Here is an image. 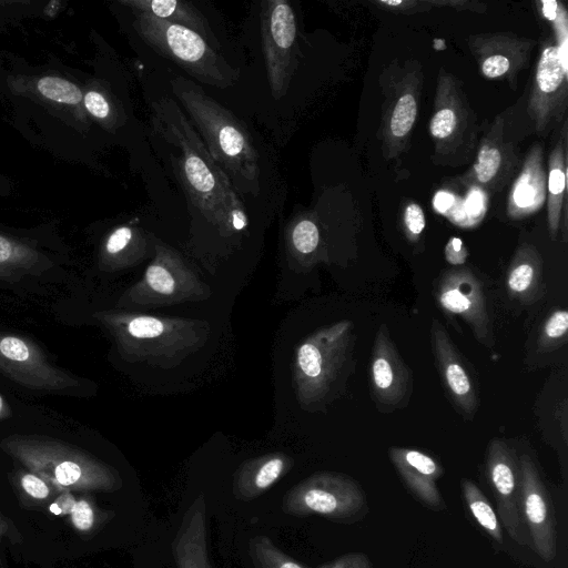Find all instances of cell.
<instances>
[{"mask_svg":"<svg viewBox=\"0 0 568 568\" xmlns=\"http://www.w3.org/2000/svg\"><path fill=\"white\" fill-rule=\"evenodd\" d=\"M50 264L36 241L0 230V276L36 273Z\"/></svg>","mask_w":568,"mask_h":568,"instance_id":"cell-24","label":"cell"},{"mask_svg":"<svg viewBox=\"0 0 568 568\" xmlns=\"http://www.w3.org/2000/svg\"><path fill=\"white\" fill-rule=\"evenodd\" d=\"M150 243L138 227L121 225L105 239L102 262L111 268H123L140 263L148 254Z\"/></svg>","mask_w":568,"mask_h":568,"instance_id":"cell-26","label":"cell"},{"mask_svg":"<svg viewBox=\"0 0 568 568\" xmlns=\"http://www.w3.org/2000/svg\"><path fill=\"white\" fill-rule=\"evenodd\" d=\"M430 344L443 386L452 403L463 416L471 419L479 405L475 381L446 328L435 317L430 325Z\"/></svg>","mask_w":568,"mask_h":568,"instance_id":"cell-16","label":"cell"},{"mask_svg":"<svg viewBox=\"0 0 568 568\" xmlns=\"http://www.w3.org/2000/svg\"><path fill=\"white\" fill-rule=\"evenodd\" d=\"M506 286L521 304L535 303L544 295L542 261L534 246L518 247L507 271Z\"/></svg>","mask_w":568,"mask_h":568,"instance_id":"cell-22","label":"cell"},{"mask_svg":"<svg viewBox=\"0 0 568 568\" xmlns=\"http://www.w3.org/2000/svg\"><path fill=\"white\" fill-rule=\"evenodd\" d=\"M455 98L448 99L447 88L440 79L436 109L429 122V132L438 143L453 142L457 132L459 130L462 132V125L465 124V119L459 115L462 108L458 106Z\"/></svg>","mask_w":568,"mask_h":568,"instance_id":"cell-28","label":"cell"},{"mask_svg":"<svg viewBox=\"0 0 568 568\" xmlns=\"http://www.w3.org/2000/svg\"><path fill=\"white\" fill-rule=\"evenodd\" d=\"M77 501V495L70 490H62L48 506L47 510L55 517H68Z\"/></svg>","mask_w":568,"mask_h":568,"instance_id":"cell-40","label":"cell"},{"mask_svg":"<svg viewBox=\"0 0 568 568\" xmlns=\"http://www.w3.org/2000/svg\"><path fill=\"white\" fill-rule=\"evenodd\" d=\"M366 496L352 477L336 471H317L291 487L283 496L286 515L305 518L322 516L349 523L363 516Z\"/></svg>","mask_w":568,"mask_h":568,"instance_id":"cell-8","label":"cell"},{"mask_svg":"<svg viewBox=\"0 0 568 568\" xmlns=\"http://www.w3.org/2000/svg\"><path fill=\"white\" fill-rule=\"evenodd\" d=\"M95 317L108 328L128 362L165 369L199 352L211 336V325L204 320L125 311L101 312Z\"/></svg>","mask_w":568,"mask_h":568,"instance_id":"cell-3","label":"cell"},{"mask_svg":"<svg viewBox=\"0 0 568 568\" xmlns=\"http://www.w3.org/2000/svg\"><path fill=\"white\" fill-rule=\"evenodd\" d=\"M321 234L315 221L308 216H298L287 230L288 251L298 262H308L316 253Z\"/></svg>","mask_w":568,"mask_h":568,"instance_id":"cell-30","label":"cell"},{"mask_svg":"<svg viewBox=\"0 0 568 568\" xmlns=\"http://www.w3.org/2000/svg\"><path fill=\"white\" fill-rule=\"evenodd\" d=\"M0 373L34 389L59 390L77 384L53 366L34 343L14 335L0 334Z\"/></svg>","mask_w":568,"mask_h":568,"instance_id":"cell-14","label":"cell"},{"mask_svg":"<svg viewBox=\"0 0 568 568\" xmlns=\"http://www.w3.org/2000/svg\"><path fill=\"white\" fill-rule=\"evenodd\" d=\"M455 204V195L444 190L438 191L433 199L434 209L440 214L449 212Z\"/></svg>","mask_w":568,"mask_h":568,"instance_id":"cell-44","label":"cell"},{"mask_svg":"<svg viewBox=\"0 0 568 568\" xmlns=\"http://www.w3.org/2000/svg\"><path fill=\"white\" fill-rule=\"evenodd\" d=\"M11 190L12 185L10 180L7 176L0 174V196L9 195Z\"/></svg>","mask_w":568,"mask_h":568,"instance_id":"cell-45","label":"cell"},{"mask_svg":"<svg viewBox=\"0 0 568 568\" xmlns=\"http://www.w3.org/2000/svg\"><path fill=\"white\" fill-rule=\"evenodd\" d=\"M176 568H212L207 547V509L200 494L185 510L171 542Z\"/></svg>","mask_w":568,"mask_h":568,"instance_id":"cell-17","label":"cell"},{"mask_svg":"<svg viewBox=\"0 0 568 568\" xmlns=\"http://www.w3.org/2000/svg\"><path fill=\"white\" fill-rule=\"evenodd\" d=\"M121 3L132 12L149 14L187 28L200 34L213 48L219 44L205 17L192 2L178 0H128L121 1Z\"/></svg>","mask_w":568,"mask_h":568,"instance_id":"cell-23","label":"cell"},{"mask_svg":"<svg viewBox=\"0 0 568 568\" xmlns=\"http://www.w3.org/2000/svg\"><path fill=\"white\" fill-rule=\"evenodd\" d=\"M541 11L546 19L554 22V28L557 34V47L560 51L567 54V12L561 3L549 0L541 1Z\"/></svg>","mask_w":568,"mask_h":568,"instance_id":"cell-37","label":"cell"},{"mask_svg":"<svg viewBox=\"0 0 568 568\" xmlns=\"http://www.w3.org/2000/svg\"><path fill=\"white\" fill-rule=\"evenodd\" d=\"M12 489L23 508L45 510L52 500L62 491L38 474L19 467L9 475Z\"/></svg>","mask_w":568,"mask_h":568,"instance_id":"cell-27","label":"cell"},{"mask_svg":"<svg viewBox=\"0 0 568 568\" xmlns=\"http://www.w3.org/2000/svg\"><path fill=\"white\" fill-rule=\"evenodd\" d=\"M2 450L22 467L43 477L61 490L114 493L123 479L116 468L89 452L41 435H11Z\"/></svg>","mask_w":568,"mask_h":568,"instance_id":"cell-4","label":"cell"},{"mask_svg":"<svg viewBox=\"0 0 568 568\" xmlns=\"http://www.w3.org/2000/svg\"><path fill=\"white\" fill-rule=\"evenodd\" d=\"M369 385L372 397L382 412L406 406L412 395V372L402 358L385 324L379 325L374 338Z\"/></svg>","mask_w":568,"mask_h":568,"instance_id":"cell-13","label":"cell"},{"mask_svg":"<svg viewBox=\"0 0 568 568\" xmlns=\"http://www.w3.org/2000/svg\"><path fill=\"white\" fill-rule=\"evenodd\" d=\"M247 552L254 568H305L264 535L250 538Z\"/></svg>","mask_w":568,"mask_h":568,"instance_id":"cell-33","label":"cell"},{"mask_svg":"<svg viewBox=\"0 0 568 568\" xmlns=\"http://www.w3.org/2000/svg\"><path fill=\"white\" fill-rule=\"evenodd\" d=\"M7 539L12 544H20L22 536L13 520L6 516L0 507V568L2 567V542Z\"/></svg>","mask_w":568,"mask_h":568,"instance_id":"cell-41","label":"cell"},{"mask_svg":"<svg viewBox=\"0 0 568 568\" xmlns=\"http://www.w3.org/2000/svg\"><path fill=\"white\" fill-rule=\"evenodd\" d=\"M464 498L476 521L498 542H503V530L497 514L483 491L470 480L462 481Z\"/></svg>","mask_w":568,"mask_h":568,"instance_id":"cell-31","label":"cell"},{"mask_svg":"<svg viewBox=\"0 0 568 568\" xmlns=\"http://www.w3.org/2000/svg\"><path fill=\"white\" fill-rule=\"evenodd\" d=\"M152 123L155 132L174 148L173 169L200 216L223 236L246 230L248 219L240 194L178 103L169 97L153 102Z\"/></svg>","mask_w":568,"mask_h":568,"instance_id":"cell-1","label":"cell"},{"mask_svg":"<svg viewBox=\"0 0 568 568\" xmlns=\"http://www.w3.org/2000/svg\"><path fill=\"white\" fill-rule=\"evenodd\" d=\"M417 115L415 93L405 89L395 101L388 120L387 135L393 144H399L410 133Z\"/></svg>","mask_w":568,"mask_h":568,"instance_id":"cell-32","label":"cell"},{"mask_svg":"<svg viewBox=\"0 0 568 568\" xmlns=\"http://www.w3.org/2000/svg\"><path fill=\"white\" fill-rule=\"evenodd\" d=\"M261 36L271 93L274 99H280L290 87L297 55L296 17L288 1L262 3Z\"/></svg>","mask_w":568,"mask_h":568,"instance_id":"cell-9","label":"cell"},{"mask_svg":"<svg viewBox=\"0 0 568 568\" xmlns=\"http://www.w3.org/2000/svg\"><path fill=\"white\" fill-rule=\"evenodd\" d=\"M485 210V197L483 192L474 187L464 202V213L470 219H477Z\"/></svg>","mask_w":568,"mask_h":568,"instance_id":"cell-43","label":"cell"},{"mask_svg":"<svg viewBox=\"0 0 568 568\" xmlns=\"http://www.w3.org/2000/svg\"><path fill=\"white\" fill-rule=\"evenodd\" d=\"M133 29L138 36L194 79L220 89L237 81L239 71L196 32L149 14L133 12Z\"/></svg>","mask_w":568,"mask_h":568,"instance_id":"cell-6","label":"cell"},{"mask_svg":"<svg viewBox=\"0 0 568 568\" xmlns=\"http://www.w3.org/2000/svg\"><path fill=\"white\" fill-rule=\"evenodd\" d=\"M568 312L565 308L552 312L541 326L538 348L542 352L555 351L567 341Z\"/></svg>","mask_w":568,"mask_h":568,"instance_id":"cell-35","label":"cell"},{"mask_svg":"<svg viewBox=\"0 0 568 568\" xmlns=\"http://www.w3.org/2000/svg\"><path fill=\"white\" fill-rule=\"evenodd\" d=\"M83 105L91 116L109 129L120 122L119 112L111 98L100 89L87 90L83 93Z\"/></svg>","mask_w":568,"mask_h":568,"instance_id":"cell-36","label":"cell"},{"mask_svg":"<svg viewBox=\"0 0 568 568\" xmlns=\"http://www.w3.org/2000/svg\"><path fill=\"white\" fill-rule=\"evenodd\" d=\"M172 92L199 130L212 159L240 195L261 192L260 155L243 123L184 77L171 80Z\"/></svg>","mask_w":568,"mask_h":568,"instance_id":"cell-2","label":"cell"},{"mask_svg":"<svg viewBox=\"0 0 568 568\" xmlns=\"http://www.w3.org/2000/svg\"><path fill=\"white\" fill-rule=\"evenodd\" d=\"M114 515L113 510L101 508L90 493H80L77 495L75 505L67 520L80 536L92 538Z\"/></svg>","mask_w":568,"mask_h":568,"instance_id":"cell-29","label":"cell"},{"mask_svg":"<svg viewBox=\"0 0 568 568\" xmlns=\"http://www.w3.org/2000/svg\"><path fill=\"white\" fill-rule=\"evenodd\" d=\"M36 90L44 99L55 103L79 106L83 102L81 89L67 79L44 75L36 81Z\"/></svg>","mask_w":568,"mask_h":568,"instance_id":"cell-34","label":"cell"},{"mask_svg":"<svg viewBox=\"0 0 568 568\" xmlns=\"http://www.w3.org/2000/svg\"><path fill=\"white\" fill-rule=\"evenodd\" d=\"M503 124L501 118L496 119L479 146L471 171L475 184L496 190L508 175L513 151L503 142Z\"/></svg>","mask_w":568,"mask_h":568,"instance_id":"cell-21","label":"cell"},{"mask_svg":"<svg viewBox=\"0 0 568 568\" xmlns=\"http://www.w3.org/2000/svg\"><path fill=\"white\" fill-rule=\"evenodd\" d=\"M567 54L547 45L538 60L528 112L538 132L560 121L567 104Z\"/></svg>","mask_w":568,"mask_h":568,"instance_id":"cell-15","label":"cell"},{"mask_svg":"<svg viewBox=\"0 0 568 568\" xmlns=\"http://www.w3.org/2000/svg\"><path fill=\"white\" fill-rule=\"evenodd\" d=\"M547 175L540 145L527 154L523 169L516 178L508 197L507 214L519 220L537 212L547 196Z\"/></svg>","mask_w":568,"mask_h":568,"instance_id":"cell-20","label":"cell"},{"mask_svg":"<svg viewBox=\"0 0 568 568\" xmlns=\"http://www.w3.org/2000/svg\"><path fill=\"white\" fill-rule=\"evenodd\" d=\"M519 509L528 530L530 547L546 561L557 554V527L550 494L528 454L518 457Z\"/></svg>","mask_w":568,"mask_h":568,"instance_id":"cell-10","label":"cell"},{"mask_svg":"<svg viewBox=\"0 0 568 568\" xmlns=\"http://www.w3.org/2000/svg\"><path fill=\"white\" fill-rule=\"evenodd\" d=\"M444 255L446 261L454 266H462L465 263L468 253L464 242L459 237H450L447 242Z\"/></svg>","mask_w":568,"mask_h":568,"instance_id":"cell-42","label":"cell"},{"mask_svg":"<svg viewBox=\"0 0 568 568\" xmlns=\"http://www.w3.org/2000/svg\"><path fill=\"white\" fill-rule=\"evenodd\" d=\"M403 221L409 240L415 241L425 229L424 212L416 203H410L405 207Z\"/></svg>","mask_w":568,"mask_h":568,"instance_id":"cell-39","label":"cell"},{"mask_svg":"<svg viewBox=\"0 0 568 568\" xmlns=\"http://www.w3.org/2000/svg\"><path fill=\"white\" fill-rule=\"evenodd\" d=\"M389 458L409 490L434 509L444 507L436 480L443 475L440 465L429 455L412 448L390 447Z\"/></svg>","mask_w":568,"mask_h":568,"instance_id":"cell-18","label":"cell"},{"mask_svg":"<svg viewBox=\"0 0 568 568\" xmlns=\"http://www.w3.org/2000/svg\"><path fill=\"white\" fill-rule=\"evenodd\" d=\"M434 295L447 313L462 317L475 338L493 345L491 318L480 281L465 266H454L436 280Z\"/></svg>","mask_w":568,"mask_h":568,"instance_id":"cell-11","label":"cell"},{"mask_svg":"<svg viewBox=\"0 0 568 568\" xmlns=\"http://www.w3.org/2000/svg\"><path fill=\"white\" fill-rule=\"evenodd\" d=\"M566 129L562 128V134L554 146L549 156V171L547 176L548 203L547 217L548 229L551 239H555L560 230L561 216L566 224Z\"/></svg>","mask_w":568,"mask_h":568,"instance_id":"cell-25","label":"cell"},{"mask_svg":"<svg viewBox=\"0 0 568 568\" xmlns=\"http://www.w3.org/2000/svg\"><path fill=\"white\" fill-rule=\"evenodd\" d=\"M153 251V258L141 280L124 292L120 305L160 307L204 301L211 296L210 287L178 251L155 241Z\"/></svg>","mask_w":568,"mask_h":568,"instance_id":"cell-7","label":"cell"},{"mask_svg":"<svg viewBox=\"0 0 568 568\" xmlns=\"http://www.w3.org/2000/svg\"><path fill=\"white\" fill-rule=\"evenodd\" d=\"M293 465V458L282 452L244 460L233 474V497L241 501L258 498L288 474Z\"/></svg>","mask_w":568,"mask_h":568,"instance_id":"cell-19","label":"cell"},{"mask_svg":"<svg viewBox=\"0 0 568 568\" xmlns=\"http://www.w3.org/2000/svg\"><path fill=\"white\" fill-rule=\"evenodd\" d=\"M354 345V324L349 320L322 326L297 345L293 383L303 409H322L341 393L353 369Z\"/></svg>","mask_w":568,"mask_h":568,"instance_id":"cell-5","label":"cell"},{"mask_svg":"<svg viewBox=\"0 0 568 568\" xmlns=\"http://www.w3.org/2000/svg\"><path fill=\"white\" fill-rule=\"evenodd\" d=\"M509 52L510 48L506 50L499 45L497 50L491 49L489 54H481V73L488 79H497L510 71L511 58L507 54Z\"/></svg>","mask_w":568,"mask_h":568,"instance_id":"cell-38","label":"cell"},{"mask_svg":"<svg viewBox=\"0 0 568 568\" xmlns=\"http://www.w3.org/2000/svg\"><path fill=\"white\" fill-rule=\"evenodd\" d=\"M485 468L501 525L513 540L521 546H530L519 509V463L516 452L501 438H494L487 448Z\"/></svg>","mask_w":568,"mask_h":568,"instance_id":"cell-12","label":"cell"}]
</instances>
